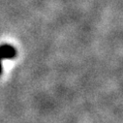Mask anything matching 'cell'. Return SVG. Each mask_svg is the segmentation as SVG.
Instances as JSON below:
<instances>
[{"label": "cell", "instance_id": "1", "mask_svg": "<svg viewBox=\"0 0 123 123\" xmlns=\"http://www.w3.org/2000/svg\"><path fill=\"white\" fill-rule=\"evenodd\" d=\"M16 49L9 45H3L0 47V57L3 59H11L16 56Z\"/></svg>", "mask_w": 123, "mask_h": 123}, {"label": "cell", "instance_id": "2", "mask_svg": "<svg viewBox=\"0 0 123 123\" xmlns=\"http://www.w3.org/2000/svg\"><path fill=\"white\" fill-rule=\"evenodd\" d=\"M2 73V58L0 57V75Z\"/></svg>", "mask_w": 123, "mask_h": 123}]
</instances>
